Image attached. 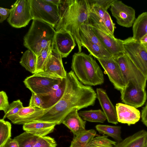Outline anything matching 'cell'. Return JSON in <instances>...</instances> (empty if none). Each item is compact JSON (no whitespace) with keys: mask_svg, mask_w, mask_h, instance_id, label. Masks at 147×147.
Masks as SVG:
<instances>
[{"mask_svg":"<svg viewBox=\"0 0 147 147\" xmlns=\"http://www.w3.org/2000/svg\"><path fill=\"white\" fill-rule=\"evenodd\" d=\"M66 78L65 88L61 98L35 121L60 125L67 115L74 109L79 110L94 105L97 95L91 86L82 84L72 70L67 73Z\"/></svg>","mask_w":147,"mask_h":147,"instance_id":"6da1fadb","label":"cell"},{"mask_svg":"<svg viewBox=\"0 0 147 147\" xmlns=\"http://www.w3.org/2000/svg\"><path fill=\"white\" fill-rule=\"evenodd\" d=\"M60 18L55 27L56 32L70 33L77 44L78 52L82 51L79 34L83 24H89L90 6L88 0H60L58 6Z\"/></svg>","mask_w":147,"mask_h":147,"instance_id":"7a4b0ae2","label":"cell"},{"mask_svg":"<svg viewBox=\"0 0 147 147\" xmlns=\"http://www.w3.org/2000/svg\"><path fill=\"white\" fill-rule=\"evenodd\" d=\"M71 67L78 80L84 85L95 86L104 82L100 67L91 56L83 52L73 55Z\"/></svg>","mask_w":147,"mask_h":147,"instance_id":"3957f363","label":"cell"},{"mask_svg":"<svg viewBox=\"0 0 147 147\" xmlns=\"http://www.w3.org/2000/svg\"><path fill=\"white\" fill-rule=\"evenodd\" d=\"M56 31L54 28L43 21L33 20L24 38V45L37 56L48 45H53Z\"/></svg>","mask_w":147,"mask_h":147,"instance_id":"277c9868","label":"cell"},{"mask_svg":"<svg viewBox=\"0 0 147 147\" xmlns=\"http://www.w3.org/2000/svg\"><path fill=\"white\" fill-rule=\"evenodd\" d=\"M30 1L33 20L43 21L55 28L60 18L58 6L44 0H30Z\"/></svg>","mask_w":147,"mask_h":147,"instance_id":"5b68a950","label":"cell"},{"mask_svg":"<svg viewBox=\"0 0 147 147\" xmlns=\"http://www.w3.org/2000/svg\"><path fill=\"white\" fill-rule=\"evenodd\" d=\"M123 44L125 53L147 78V49L132 37L123 40Z\"/></svg>","mask_w":147,"mask_h":147,"instance_id":"8992f818","label":"cell"},{"mask_svg":"<svg viewBox=\"0 0 147 147\" xmlns=\"http://www.w3.org/2000/svg\"><path fill=\"white\" fill-rule=\"evenodd\" d=\"M11 9L7 21L13 27H24L31 20H33L30 0H17L12 5Z\"/></svg>","mask_w":147,"mask_h":147,"instance_id":"52a82bcc","label":"cell"},{"mask_svg":"<svg viewBox=\"0 0 147 147\" xmlns=\"http://www.w3.org/2000/svg\"><path fill=\"white\" fill-rule=\"evenodd\" d=\"M115 59L120 67L125 85L132 81L140 87L145 89L147 78L125 53Z\"/></svg>","mask_w":147,"mask_h":147,"instance_id":"ba28073f","label":"cell"},{"mask_svg":"<svg viewBox=\"0 0 147 147\" xmlns=\"http://www.w3.org/2000/svg\"><path fill=\"white\" fill-rule=\"evenodd\" d=\"M62 79L35 73L27 77L23 82L32 93L38 95H43L50 92L54 86L59 83Z\"/></svg>","mask_w":147,"mask_h":147,"instance_id":"9c48e42d","label":"cell"},{"mask_svg":"<svg viewBox=\"0 0 147 147\" xmlns=\"http://www.w3.org/2000/svg\"><path fill=\"white\" fill-rule=\"evenodd\" d=\"M120 91L122 102L136 108L142 106L147 99L145 89L140 87L132 81H130Z\"/></svg>","mask_w":147,"mask_h":147,"instance_id":"30bf717a","label":"cell"},{"mask_svg":"<svg viewBox=\"0 0 147 147\" xmlns=\"http://www.w3.org/2000/svg\"><path fill=\"white\" fill-rule=\"evenodd\" d=\"M115 88L121 91L125 86L122 74L116 60L113 57L97 58Z\"/></svg>","mask_w":147,"mask_h":147,"instance_id":"8fae6325","label":"cell"},{"mask_svg":"<svg viewBox=\"0 0 147 147\" xmlns=\"http://www.w3.org/2000/svg\"><path fill=\"white\" fill-rule=\"evenodd\" d=\"M110 10L118 24L126 28L132 26L135 19V11L131 7L126 5L121 1L114 0Z\"/></svg>","mask_w":147,"mask_h":147,"instance_id":"7c38bea8","label":"cell"},{"mask_svg":"<svg viewBox=\"0 0 147 147\" xmlns=\"http://www.w3.org/2000/svg\"><path fill=\"white\" fill-rule=\"evenodd\" d=\"M62 57L57 52L53 49L44 68L43 71L37 73L48 77L63 79L67 73L63 66Z\"/></svg>","mask_w":147,"mask_h":147,"instance_id":"4fadbf2b","label":"cell"},{"mask_svg":"<svg viewBox=\"0 0 147 147\" xmlns=\"http://www.w3.org/2000/svg\"><path fill=\"white\" fill-rule=\"evenodd\" d=\"M91 26L93 30L105 49L113 58L116 59L125 53L123 40L116 38L97 28Z\"/></svg>","mask_w":147,"mask_h":147,"instance_id":"5bb4252c","label":"cell"},{"mask_svg":"<svg viewBox=\"0 0 147 147\" xmlns=\"http://www.w3.org/2000/svg\"><path fill=\"white\" fill-rule=\"evenodd\" d=\"M76 43L69 32L65 31L56 32L53 49L59 53L62 58L66 57L76 46Z\"/></svg>","mask_w":147,"mask_h":147,"instance_id":"9a60e30c","label":"cell"},{"mask_svg":"<svg viewBox=\"0 0 147 147\" xmlns=\"http://www.w3.org/2000/svg\"><path fill=\"white\" fill-rule=\"evenodd\" d=\"M47 111V109H42L30 106L23 107L17 114L7 118L14 124L23 125L40 118Z\"/></svg>","mask_w":147,"mask_h":147,"instance_id":"2e32d148","label":"cell"},{"mask_svg":"<svg viewBox=\"0 0 147 147\" xmlns=\"http://www.w3.org/2000/svg\"><path fill=\"white\" fill-rule=\"evenodd\" d=\"M118 121L128 125L134 124L140 120L141 114L136 108L125 104L117 103L115 106Z\"/></svg>","mask_w":147,"mask_h":147,"instance_id":"e0dca14e","label":"cell"},{"mask_svg":"<svg viewBox=\"0 0 147 147\" xmlns=\"http://www.w3.org/2000/svg\"><path fill=\"white\" fill-rule=\"evenodd\" d=\"M88 1L90 6L89 16L90 24L103 32L113 36L104 24L105 13L107 9L98 4L94 0H88Z\"/></svg>","mask_w":147,"mask_h":147,"instance_id":"ac0fdd59","label":"cell"},{"mask_svg":"<svg viewBox=\"0 0 147 147\" xmlns=\"http://www.w3.org/2000/svg\"><path fill=\"white\" fill-rule=\"evenodd\" d=\"M97 98L98 100L103 112L109 123L115 124L118 123L116 109L109 98L104 89L97 88L96 89Z\"/></svg>","mask_w":147,"mask_h":147,"instance_id":"d6986e66","label":"cell"},{"mask_svg":"<svg viewBox=\"0 0 147 147\" xmlns=\"http://www.w3.org/2000/svg\"><path fill=\"white\" fill-rule=\"evenodd\" d=\"M78 111L76 108L72 110L65 117L62 123L69 129L75 136L86 130V121L81 118Z\"/></svg>","mask_w":147,"mask_h":147,"instance_id":"ffe728a7","label":"cell"},{"mask_svg":"<svg viewBox=\"0 0 147 147\" xmlns=\"http://www.w3.org/2000/svg\"><path fill=\"white\" fill-rule=\"evenodd\" d=\"M56 125L54 123L38 121H33L23 125L25 131L39 137L45 136L53 132Z\"/></svg>","mask_w":147,"mask_h":147,"instance_id":"44dd1931","label":"cell"},{"mask_svg":"<svg viewBox=\"0 0 147 147\" xmlns=\"http://www.w3.org/2000/svg\"><path fill=\"white\" fill-rule=\"evenodd\" d=\"M66 84V78H64L55 85L51 91L47 94L38 95L44 102V109H49L56 104L61 99L64 93Z\"/></svg>","mask_w":147,"mask_h":147,"instance_id":"7402d4cb","label":"cell"},{"mask_svg":"<svg viewBox=\"0 0 147 147\" xmlns=\"http://www.w3.org/2000/svg\"><path fill=\"white\" fill-rule=\"evenodd\" d=\"M147 142V131L140 130L117 143L115 147H144Z\"/></svg>","mask_w":147,"mask_h":147,"instance_id":"603a6c76","label":"cell"},{"mask_svg":"<svg viewBox=\"0 0 147 147\" xmlns=\"http://www.w3.org/2000/svg\"><path fill=\"white\" fill-rule=\"evenodd\" d=\"M80 36L82 46L86 48L90 54L96 59L113 57L106 50L91 42L81 35H80Z\"/></svg>","mask_w":147,"mask_h":147,"instance_id":"cb8c5ba5","label":"cell"},{"mask_svg":"<svg viewBox=\"0 0 147 147\" xmlns=\"http://www.w3.org/2000/svg\"><path fill=\"white\" fill-rule=\"evenodd\" d=\"M132 30L133 38L139 42L144 36L147 34V12L141 13L136 19Z\"/></svg>","mask_w":147,"mask_h":147,"instance_id":"d4e9b609","label":"cell"},{"mask_svg":"<svg viewBox=\"0 0 147 147\" xmlns=\"http://www.w3.org/2000/svg\"><path fill=\"white\" fill-rule=\"evenodd\" d=\"M96 135L94 129L86 130L74 138L69 147H88Z\"/></svg>","mask_w":147,"mask_h":147,"instance_id":"484cf974","label":"cell"},{"mask_svg":"<svg viewBox=\"0 0 147 147\" xmlns=\"http://www.w3.org/2000/svg\"><path fill=\"white\" fill-rule=\"evenodd\" d=\"M19 63L26 70L33 74L36 73L37 56L30 50L28 49L23 53Z\"/></svg>","mask_w":147,"mask_h":147,"instance_id":"4316f807","label":"cell"},{"mask_svg":"<svg viewBox=\"0 0 147 147\" xmlns=\"http://www.w3.org/2000/svg\"><path fill=\"white\" fill-rule=\"evenodd\" d=\"M96 130L100 134H106L113 138L117 143L122 140L121 137V127L99 124L96 125Z\"/></svg>","mask_w":147,"mask_h":147,"instance_id":"83f0119b","label":"cell"},{"mask_svg":"<svg viewBox=\"0 0 147 147\" xmlns=\"http://www.w3.org/2000/svg\"><path fill=\"white\" fill-rule=\"evenodd\" d=\"M79 114L84 120L90 122L103 123L107 119L104 112L100 109L81 111Z\"/></svg>","mask_w":147,"mask_h":147,"instance_id":"f1b7e54d","label":"cell"},{"mask_svg":"<svg viewBox=\"0 0 147 147\" xmlns=\"http://www.w3.org/2000/svg\"><path fill=\"white\" fill-rule=\"evenodd\" d=\"M79 34L91 42L99 45L103 49L106 50L94 33L90 23L83 24L81 25L80 29Z\"/></svg>","mask_w":147,"mask_h":147,"instance_id":"f546056e","label":"cell"},{"mask_svg":"<svg viewBox=\"0 0 147 147\" xmlns=\"http://www.w3.org/2000/svg\"><path fill=\"white\" fill-rule=\"evenodd\" d=\"M39 137L25 131L15 137L19 147H32Z\"/></svg>","mask_w":147,"mask_h":147,"instance_id":"4dcf8cb0","label":"cell"},{"mask_svg":"<svg viewBox=\"0 0 147 147\" xmlns=\"http://www.w3.org/2000/svg\"><path fill=\"white\" fill-rule=\"evenodd\" d=\"M53 45L50 44L43 49L37 56L36 73L43 71L47 60L53 49Z\"/></svg>","mask_w":147,"mask_h":147,"instance_id":"1f68e13d","label":"cell"},{"mask_svg":"<svg viewBox=\"0 0 147 147\" xmlns=\"http://www.w3.org/2000/svg\"><path fill=\"white\" fill-rule=\"evenodd\" d=\"M11 123L2 119L0 120V147L11 138Z\"/></svg>","mask_w":147,"mask_h":147,"instance_id":"d6a6232c","label":"cell"},{"mask_svg":"<svg viewBox=\"0 0 147 147\" xmlns=\"http://www.w3.org/2000/svg\"><path fill=\"white\" fill-rule=\"evenodd\" d=\"M117 142L108 138V136H103L94 137L88 147H115Z\"/></svg>","mask_w":147,"mask_h":147,"instance_id":"836d02e7","label":"cell"},{"mask_svg":"<svg viewBox=\"0 0 147 147\" xmlns=\"http://www.w3.org/2000/svg\"><path fill=\"white\" fill-rule=\"evenodd\" d=\"M54 139L48 136L39 137L32 147H56Z\"/></svg>","mask_w":147,"mask_h":147,"instance_id":"e575fe53","label":"cell"},{"mask_svg":"<svg viewBox=\"0 0 147 147\" xmlns=\"http://www.w3.org/2000/svg\"><path fill=\"white\" fill-rule=\"evenodd\" d=\"M23 107L22 103L20 100L13 101L9 104V108L3 119H5L9 116L17 114Z\"/></svg>","mask_w":147,"mask_h":147,"instance_id":"d590c367","label":"cell"},{"mask_svg":"<svg viewBox=\"0 0 147 147\" xmlns=\"http://www.w3.org/2000/svg\"><path fill=\"white\" fill-rule=\"evenodd\" d=\"M29 106L44 109V102L42 100L40 96L33 93L32 94Z\"/></svg>","mask_w":147,"mask_h":147,"instance_id":"8d00e7d4","label":"cell"},{"mask_svg":"<svg viewBox=\"0 0 147 147\" xmlns=\"http://www.w3.org/2000/svg\"><path fill=\"white\" fill-rule=\"evenodd\" d=\"M104 24L111 35L114 36V33L115 28V24L113 23L107 11H106L105 13Z\"/></svg>","mask_w":147,"mask_h":147,"instance_id":"74e56055","label":"cell"},{"mask_svg":"<svg viewBox=\"0 0 147 147\" xmlns=\"http://www.w3.org/2000/svg\"><path fill=\"white\" fill-rule=\"evenodd\" d=\"M9 106L8 97L6 92L1 91L0 92V110L3 111L5 114Z\"/></svg>","mask_w":147,"mask_h":147,"instance_id":"f35d334b","label":"cell"},{"mask_svg":"<svg viewBox=\"0 0 147 147\" xmlns=\"http://www.w3.org/2000/svg\"><path fill=\"white\" fill-rule=\"evenodd\" d=\"M11 9L2 7H0V23L3 22L9 15Z\"/></svg>","mask_w":147,"mask_h":147,"instance_id":"ab89813d","label":"cell"},{"mask_svg":"<svg viewBox=\"0 0 147 147\" xmlns=\"http://www.w3.org/2000/svg\"><path fill=\"white\" fill-rule=\"evenodd\" d=\"M141 117L142 121L147 127V102L142 110Z\"/></svg>","mask_w":147,"mask_h":147,"instance_id":"60d3db41","label":"cell"},{"mask_svg":"<svg viewBox=\"0 0 147 147\" xmlns=\"http://www.w3.org/2000/svg\"><path fill=\"white\" fill-rule=\"evenodd\" d=\"M3 145L6 147H19L17 141L11 138H9Z\"/></svg>","mask_w":147,"mask_h":147,"instance_id":"b9f144b4","label":"cell"},{"mask_svg":"<svg viewBox=\"0 0 147 147\" xmlns=\"http://www.w3.org/2000/svg\"><path fill=\"white\" fill-rule=\"evenodd\" d=\"M46 2L53 5L58 6L59 2L60 0H44Z\"/></svg>","mask_w":147,"mask_h":147,"instance_id":"7bdbcfd3","label":"cell"},{"mask_svg":"<svg viewBox=\"0 0 147 147\" xmlns=\"http://www.w3.org/2000/svg\"><path fill=\"white\" fill-rule=\"evenodd\" d=\"M139 42L142 45L147 44V34L145 35L140 39Z\"/></svg>","mask_w":147,"mask_h":147,"instance_id":"ee69618b","label":"cell"},{"mask_svg":"<svg viewBox=\"0 0 147 147\" xmlns=\"http://www.w3.org/2000/svg\"><path fill=\"white\" fill-rule=\"evenodd\" d=\"M147 49V44L142 45Z\"/></svg>","mask_w":147,"mask_h":147,"instance_id":"f6af8a7d","label":"cell"},{"mask_svg":"<svg viewBox=\"0 0 147 147\" xmlns=\"http://www.w3.org/2000/svg\"><path fill=\"white\" fill-rule=\"evenodd\" d=\"M144 147H147V142L146 143Z\"/></svg>","mask_w":147,"mask_h":147,"instance_id":"bcb514c9","label":"cell"},{"mask_svg":"<svg viewBox=\"0 0 147 147\" xmlns=\"http://www.w3.org/2000/svg\"><path fill=\"white\" fill-rule=\"evenodd\" d=\"M5 147L4 145H3V146H2V147Z\"/></svg>","mask_w":147,"mask_h":147,"instance_id":"7dc6e473","label":"cell"}]
</instances>
